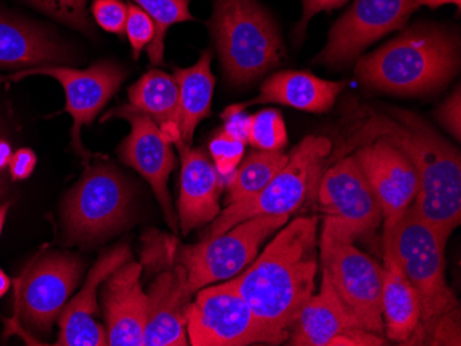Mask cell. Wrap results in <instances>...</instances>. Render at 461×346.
Here are the masks:
<instances>
[{"mask_svg":"<svg viewBox=\"0 0 461 346\" xmlns=\"http://www.w3.org/2000/svg\"><path fill=\"white\" fill-rule=\"evenodd\" d=\"M12 156V146H10L6 139L0 138V174L5 172V169L9 167Z\"/></svg>","mask_w":461,"mask_h":346,"instance_id":"39","label":"cell"},{"mask_svg":"<svg viewBox=\"0 0 461 346\" xmlns=\"http://www.w3.org/2000/svg\"><path fill=\"white\" fill-rule=\"evenodd\" d=\"M10 206L12 203L7 201L5 205H0V236H2V232H4L5 222H6L7 213H9Z\"/></svg>","mask_w":461,"mask_h":346,"instance_id":"41","label":"cell"},{"mask_svg":"<svg viewBox=\"0 0 461 346\" xmlns=\"http://www.w3.org/2000/svg\"><path fill=\"white\" fill-rule=\"evenodd\" d=\"M221 119L224 120L222 130L225 133L245 142V144L248 142L249 133H250V115H246L245 111L240 110L237 105H230L221 113Z\"/></svg>","mask_w":461,"mask_h":346,"instance_id":"35","label":"cell"},{"mask_svg":"<svg viewBox=\"0 0 461 346\" xmlns=\"http://www.w3.org/2000/svg\"><path fill=\"white\" fill-rule=\"evenodd\" d=\"M129 101L131 107L149 115L172 144L180 141V93L175 76L151 69L129 89Z\"/></svg>","mask_w":461,"mask_h":346,"instance_id":"26","label":"cell"},{"mask_svg":"<svg viewBox=\"0 0 461 346\" xmlns=\"http://www.w3.org/2000/svg\"><path fill=\"white\" fill-rule=\"evenodd\" d=\"M419 9L421 6L429 7V9H438V7L445 6V4H455L458 12L461 10V0H413Z\"/></svg>","mask_w":461,"mask_h":346,"instance_id":"38","label":"cell"},{"mask_svg":"<svg viewBox=\"0 0 461 346\" xmlns=\"http://www.w3.org/2000/svg\"><path fill=\"white\" fill-rule=\"evenodd\" d=\"M209 28L225 77L234 86L255 82L284 59L278 27L256 0H214Z\"/></svg>","mask_w":461,"mask_h":346,"instance_id":"5","label":"cell"},{"mask_svg":"<svg viewBox=\"0 0 461 346\" xmlns=\"http://www.w3.org/2000/svg\"><path fill=\"white\" fill-rule=\"evenodd\" d=\"M286 342L292 346L385 345L384 337L362 329L347 312L323 273L320 294L303 305Z\"/></svg>","mask_w":461,"mask_h":346,"instance_id":"17","label":"cell"},{"mask_svg":"<svg viewBox=\"0 0 461 346\" xmlns=\"http://www.w3.org/2000/svg\"><path fill=\"white\" fill-rule=\"evenodd\" d=\"M380 138L411 160L419 180L414 210L447 243L461 222L460 152L416 113L390 110L370 113L349 133L348 146Z\"/></svg>","mask_w":461,"mask_h":346,"instance_id":"2","label":"cell"},{"mask_svg":"<svg viewBox=\"0 0 461 346\" xmlns=\"http://www.w3.org/2000/svg\"><path fill=\"white\" fill-rule=\"evenodd\" d=\"M290 216H258L240 222L224 234L183 247L177 261L183 265L191 291L214 281L234 278L258 257L261 244L286 226Z\"/></svg>","mask_w":461,"mask_h":346,"instance_id":"9","label":"cell"},{"mask_svg":"<svg viewBox=\"0 0 461 346\" xmlns=\"http://www.w3.org/2000/svg\"><path fill=\"white\" fill-rule=\"evenodd\" d=\"M111 118H123L131 123V136L124 139L119 148L122 162L133 167L149 181L165 214L167 226L173 232H177V217L173 210L172 198L167 190V181L177 163L172 142L163 136L157 123L149 115L131 104L111 111L104 116L103 121Z\"/></svg>","mask_w":461,"mask_h":346,"instance_id":"15","label":"cell"},{"mask_svg":"<svg viewBox=\"0 0 461 346\" xmlns=\"http://www.w3.org/2000/svg\"><path fill=\"white\" fill-rule=\"evenodd\" d=\"M458 68V35L439 25L421 24L357 59L355 75L369 89L423 95L447 86Z\"/></svg>","mask_w":461,"mask_h":346,"instance_id":"4","label":"cell"},{"mask_svg":"<svg viewBox=\"0 0 461 346\" xmlns=\"http://www.w3.org/2000/svg\"><path fill=\"white\" fill-rule=\"evenodd\" d=\"M352 156L379 200L388 231L413 205L419 192L416 170L405 154L384 139L361 144Z\"/></svg>","mask_w":461,"mask_h":346,"instance_id":"16","label":"cell"},{"mask_svg":"<svg viewBox=\"0 0 461 346\" xmlns=\"http://www.w3.org/2000/svg\"><path fill=\"white\" fill-rule=\"evenodd\" d=\"M131 191L118 170L97 163L89 167L64 203V229L69 244L93 243L123 226Z\"/></svg>","mask_w":461,"mask_h":346,"instance_id":"8","label":"cell"},{"mask_svg":"<svg viewBox=\"0 0 461 346\" xmlns=\"http://www.w3.org/2000/svg\"><path fill=\"white\" fill-rule=\"evenodd\" d=\"M142 265L126 262L107 279L103 291L111 346H144L149 298L141 288Z\"/></svg>","mask_w":461,"mask_h":346,"instance_id":"19","label":"cell"},{"mask_svg":"<svg viewBox=\"0 0 461 346\" xmlns=\"http://www.w3.org/2000/svg\"><path fill=\"white\" fill-rule=\"evenodd\" d=\"M317 195L323 219L355 240L375 234L383 222L379 200L354 156L339 157L325 169Z\"/></svg>","mask_w":461,"mask_h":346,"instance_id":"13","label":"cell"},{"mask_svg":"<svg viewBox=\"0 0 461 346\" xmlns=\"http://www.w3.org/2000/svg\"><path fill=\"white\" fill-rule=\"evenodd\" d=\"M181 159L180 198L178 218L183 235L213 221L219 216L222 178L203 149H193L176 142Z\"/></svg>","mask_w":461,"mask_h":346,"instance_id":"21","label":"cell"},{"mask_svg":"<svg viewBox=\"0 0 461 346\" xmlns=\"http://www.w3.org/2000/svg\"><path fill=\"white\" fill-rule=\"evenodd\" d=\"M74 61L69 49L48 31L0 14V68L30 69Z\"/></svg>","mask_w":461,"mask_h":346,"instance_id":"23","label":"cell"},{"mask_svg":"<svg viewBox=\"0 0 461 346\" xmlns=\"http://www.w3.org/2000/svg\"><path fill=\"white\" fill-rule=\"evenodd\" d=\"M344 87L343 82L321 79L311 72L281 71L264 80L258 97L235 105L245 111L251 105L274 102L304 112L325 113L333 108Z\"/></svg>","mask_w":461,"mask_h":346,"instance_id":"22","label":"cell"},{"mask_svg":"<svg viewBox=\"0 0 461 346\" xmlns=\"http://www.w3.org/2000/svg\"><path fill=\"white\" fill-rule=\"evenodd\" d=\"M382 316L384 335L393 342L411 345L420 325V305L402 268L384 247Z\"/></svg>","mask_w":461,"mask_h":346,"instance_id":"24","label":"cell"},{"mask_svg":"<svg viewBox=\"0 0 461 346\" xmlns=\"http://www.w3.org/2000/svg\"><path fill=\"white\" fill-rule=\"evenodd\" d=\"M287 130L278 110H263L251 115L248 142L258 151H282L287 146Z\"/></svg>","mask_w":461,"mask_h":346,"instance_id":"29","label":"cell"},{"mask_svg":"<svg viewBox=\"0 0 461 346\" xmlns=\"http://www.w3.org/2000/svg\"><path fill=\"white\" fill-rule=\"evenodd\" d=\"M32 75H46L54 77L61 84L66 92L67 112L74 119L72 128V146L77 156L85 162L92 156L83 146L80 131L85 125H92L95 116L105 107L108 101L118 92L122 82L126 77L123 68L101 61L87 69L67 68V67L43 66L36 68L23 69L17 74L0 77V82H17Z\"/></svg>","mask_w":461,"mask_h":346,"instance_id":"14","label":"cell"},{"mask_svg":"<svg viewBox=\"0 0 461 346\" xmlns=\"http://www.w3.org/2000/svg\"><path fill=\"white\" fill-rule=\"evenodd\" d=\"M461 94L460 87L455 90L452 95L445 101L441 108L437 111V119L457 141L461 134Z\"/></svg>","mask_w":461,"mask_h":346,"instance_id":"34","label":"cell"},{"mask_svg":"<svg viewBox=\"0 0 461 346\" xmlns=\"http://www.w3.org/2000/svg\"><path fill=\"white\" fill-rule=\"evenodd\" d=\"M213 51L207 49L195 66L176 68L175 79L180 93L178 128L184 144L193 146L194 133L203 119L211 115L216 77L212 74Z\"/></svg>","mask_w":461,"mask_h":346,"instance_id":"25","label":"cell"},{"mask_svg":"<svg viewBox=\"0 0 461 346\" xmlns=\"http://www.w3.org/2000/svg\"><path fill=\"white\" fill-rule=\"evenodd\" d=\"M328 137L308 136L289 154L286 164L253 198L228 205L213 219L204 239L219 236L240 222L258 216H292L312 200L331 157Z\"/></svg>","mask_w":461,"mask_h":346,"instance_id":"6","label":"cell"},{"mask_svg":"<svg viewBox=\"0 0 461 346\" xmlns=\"http://www.w3.org/2000/svg\"><path fill=\"white\" fill-rule=\"evenodd\" d=\"M384 247L402 268L420 305V325L411 345H460V304L447 281V243L413 206L384 231Z\"/></svg>","mask_w":461,"mask_h":346,"instance_id":"3","label":"cell"},{"mask_svg":"<svg viewBox=\"0 0 461 346\" xmlns=\"http://www.w3.org/2000/svg\"><path fill=\"white\" fill-rule=\"evenodd\" d=\"M131 260V249L126 244L115 247L98 258L90 270L86 283L77 297L66 305L59 317V346H104L108 345L107 332L95 323L100 306L97 290L119 267Z\"/></svg>","mask_w":461,"mask_h":346,"instance_id":"18","label":"cell"},{"mask_svg":"<svg viewBox=\"0 0 461 346\" xmlns=\"http://www.w3.org/2000/svg\"><path fill=\"white\" fill-rule=\"evenodd\" d=\"M245 142L234 138L224 130L213 137L209 144V151L213 157V164L220 175L230 178L242 162L245 155Z\"/></svg>","mask_w":461,"mask_h":346,"instance_id":"31","label":"cell"},{"mask_svg":"<svg viewBox=\"0 0 461 346\" xmlns=\"http://www.w3.org/2000/svg\"><path fill=\"white\" fill-rule=\"evenodd\" d=\"M289 155L282 151H256L242 159L228 181V205L253 198L268 185L286 164Z\"/></svg>","mask_w":461,"mask_h":346,"instance_id":"27","label":"cell"},{"mask_svg":"<svg viewBox=\"0 0 461 346\" xmlns=\"http://www.w3.org/2000/svg\"><path fill=\"white\" fill-rule=\"evenodd\" d=\"M354 237L323 219L321 265L344 308L362 329L384 337L383 265L354 244Z\"/></svg>","mask_w":461,"mask_h":346,"instance_id":"7","label":"cell"},{"mask_svg":"<svg viewBox=\"0 0 461 346\" xmlns=\"http://www.w3.org/2000/svg\"><path fill=\"white\" fill-rule=\"evenodd\" d=\"M36 9L62 24L93 35L95 28L87 14V0H27Z\"/></svg>","mask_w":461,"mask_h":346,"instance_id":"30","label":"cell"},{"mask_svg":"<svg viewBox=\"0 0 461 346\" xmlns=\"http://www.w3.org/2000/svg\"><path fill=\"white\" fill-rule=\"evenodd\" d=\"M303 2V17L294 30V38L297 42L302 40L303 36L305 35L308 24H310L311 18L321 12L330 13L331 10L343 7L349 0H302Z\"/></svg>","mask_w":461,"mask_h":346,"instance_id":"36","label":"cell"},{"mask_svg":"<svg viewBox=\"0 0 461 346\" xmlns=\"http://www.w3.org/2000/svg\"><path fill=\"white\" fill-rule=\"evenodd\" d=\"M419 7L413 0H355L329 32L328 43L315 63L330 68L349 66L383 36L405 28Z\"/></svg>","mask_w":461,"mask_h":346,"instance_id":"12","label":"cell"},{"mask_svg":"<svg viewBox=\"0 0 461 346\" xmlns=\"http://www.w3.org/2000/svg\"><path fill=\"white\" fill-rule=\"evenodd\" d=\"M92 13L95 22L107 32L123 36L128 6L122 0H93Z\"/></svg>","mask_w":461,"mask_h":346,"instance_id":"33","label":"cell"},{"mask_svg":"<svg viewBox=\"0 0 461 346\" xmlns=\"http://www.w3.org/2000/svg\"><path fill=\"white\" fill-rule=\"evenodd\" d=\"M36 167L35 152L28 148L18 149L13 154L10 160L9 170L13 181H24L32 175Z\"/></svg>","mask_w":461,"mask_h":346,"instance_id":"37","label":"cell"},{"mask_svg":"<svg viewBox=\"0 0 461 346\" xmlns=\"http://www.w3.org/2000/svg\"><path fill=\"white\" fill-rule=\"evenodd\" d=\"M10 288H12V280H10L9 276L5 273V271L0 268V298L6 296Z\"/></svg>","mask_w":461,"mask_h":346,"instance_id":"40","label":"cell"},{"mask_svg":"<svg viewBox=\"0 0 461 346\" xmlns=\"http://www.w3.org/2000/svg\"><path fill=\"white\" fill-rule=\"evenodd\" d=\"M124 33L128 35L129 42L133 50L134 59H139L140 54L145 48L151 45L155 38V24L144 10L136 4H129L128 18Z\"/></svg>","mask_w":461,"mask_h":346,"instance_id":"32","label":"cell"},{"mask_svg":"<svg viewBox=\"0 0 461 346\" xmlns=\"http://www.w3.org/2000/svg\"><path fill=\"white\" fill-rule=\"evenodd\" d=\"M6 192V181L4 180V175L0 174V198Z\"/></svg>","mask_w":461,"mask_h":346,"instance_id":"42","label":"cell"},{"mask_svg":"<svg viewBox=\"0 0 461 346\" xmlns=\"http://www.w3.org/2000/svg\"><path fill=\"white\" fill-rule=\"evenodd\" d=\"M82 273L77 257L53 253L36 261L18 281L15 311L31 334L49 335Z\"/></svg>","mask_w":461,"mask_h":346,"instance_id":"11","label":"cell"},{"mask_svg":"<svg viewBox=\"0 0 461 346\" xmlns=\"http://www.w3.org/2000/svg\"><path fill=\"white\" fill-rule=\"evenodd\" d=\"M151 17L155 24V38L149 46L152 66H163L165 38L167 30L178 22H193L191 0H131Z\"/></svg>","mask_w":461,"mask_h":346,"instance_id":"28","label":"cell"},{"mask_svg":"<svg viewBox=\"0 0 461 346\" xmlns=\"http://www.w3.org/2000/svg\"><path fill=\"white\" fill-rule=\"evenodd\" d=\"M317 216L289 222L230 284L250 305L268 345L289 338L303 305L313 296L318 272Z\"/></svg>","mask_w":461,"mask_h":346,"instance_id":"1","label":"cell"},{"mask_svg":"<svg viewBox=\"0 0 461 346\" xmlns=\"http://www.w3.org/2000/svg\"><path fill=\"white\" fill-rule=\"evenodd\" d=\"M193 294L180 263L158 276L147 294L144 346L188 345L186 311Z\"/></svg>","mask_w":461,"mask_h":346,"instance_id":"20","label":"cell"},{"mask_svg":"<svg viewBox=\"0 0 461 346\" xmlns=\"http://www.w3.org/2000/svg\"><path fill=\"white\" fill-rule=\"evenodd\" d=\"M186 333L194 346L268 343L250 305L230 281L196 293L186 311Z\"/></svg>","mask_w":461,"mask_h":346,"instance_id":"10","label":"cell"}]
</instances>
